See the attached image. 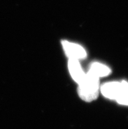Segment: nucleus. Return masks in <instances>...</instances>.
Wrapping results in <instances>:
<instances>
[{
    "label": "nucleus",
    "instance_id": "obj_1",
    "mask_svg": "<svg viewBox=\"0 0 128 129\" xmlns=\"http://www.w3.org/2000/svg\"><path fill=\"white\" fill-rule=\"evenodd\" d=\"M99 88V78L88 72L78 83V95L84 101L91 102L97 98Z\"/></svg>",
    "mask_w": 128,
    "mask_h": 129
},
{
    "label": "nucleus",
    "instance_id": "obj_2",
    "mask_svg": "<svg viewBox=\"0 0 128 129\" xmlns=\"http://www.w3.org/2000/svg\"><path fill=\"white\" fill-rule=\"evenodd\" d=\"M62 46L65 54L71 59L82 60L86 57V52L82 46L67 41H62Z\"/></svg>",
    "mask_w": 128,
    "mask_h": 129
},
{
    "label": "nucleus",
    "instance_id": "obj_3",
    "mask_svg": "<svg viewBox=\"0 0 128 129\" xmlns=\"http://www.w3.org/2000/svg\"><path fill=\"white\" fill-rule=\"evenodd\" d=\"M68 68L73 80L78 84L80 83L84 79L86 74L83 71L78 60L69 58L68 62Z\"/></svg>",
    "mask_w": 128,
    "mask_h": 129
},
{
    "label": "nucleus",
    "instance_id": "obj_4",
    "mask_svg": "<svg viewBox=\"0 0 128 129\" xmlns=\"http://www.w3.org/2000/svg\"><path fill=\"white\" fill-rule=\"evenodd\" d=\"M114 100L120 104L128 106V82L125 81L119 82L118 88Z\"/></svg>",
    "mask_w": 128,
    "mask_h": 129
},
{
    "label": "nucleus",
    "instance_id": "obj_5",
    "mask_svg": "<svg viewBox=\"0 0 128 129\" xmlns=\"http://www.w3.org/2000/svg\"><path fill=\"white\" fill-rule=\"evenodd\" d=\"M119 82L112 81L106 83L101 87V92L105 98L110 100H114L117 90L118 88Z\"/></svg>",
    "mask_w": 128,
    "mask_h": 129
},
{
    "label": "nucleus",
    "instance_id": "obj_6",
    "mask_svg": "<svg viewBox=\"0 0 128 129\" xmlns=\"http://www.w3.org/2000/svg\"><path fill=\"white\" fill-rule=\"evenodd\" d=\"M88 72L96 75V77L100 78L109 75L110 74L111 70L105 64L99 62H94L91 64Z\"/></svg>",
    "mask_w": 128,
    "mask_h": 129
}]
</instances>
